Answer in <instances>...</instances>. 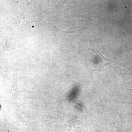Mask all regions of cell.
<instances>
[{
	"label": "cell",
	"instance_id": "4",
	"mask_svg": "<svg viewBox=\"0 0 132 132\" xmlns=\"http://www.w3.org/2000/svg\"><path fill=\"white\" fill-rule=\"evenodd\" d=\"M92 128L93 132H109L102 121L93 123Z\"/></svg>",
	"mask_w": 132,
	"mask_h": 132
},
{
	"label": "cell",
	"instance_id": "7",
	"mask_svg": "<svg viewBox=\"0 0 132 132\" xmlns=\"http://www.w3.org/2000/svg\"></svg>",
	"mask_w": 132,
	"mask_h": 132
},
{
	"label": "cell",
	"instance_id": "2",
	"mask_svg": "<svg viewBox=\"0 0 132 132\" xmlns=\"http://www.w3.org/2000/svg\"><path fill=\"white\" fill-rule=\"evenodd\" d=\"M87 48L88 50H91L93 52L98 58L99 64L98 67L96 69L97 71H99L102 67L105 66L110 65L112 63L111 60L105 57L98 49H93L88 47H87Z\"/></svg>",
	"mask_w": 132,
	"mask_h": 132
},
{
	"label": "cell",
	"instance_id": "6",
	"mask_svg": "<svg viewBox=\"0 0 132 132\" xmlns=\"http://www.w3.org/2000/svg\"><path fill=\"white\" fill-rule=\"evenodd\" d=\"M8 132H9V131H8Z\"/></svg>",
	"mask_w": 132,
	"mask_h": 132
},
{
	"label": "cell",
	"instance_id": "1",
	"mask_svg": "<svg viewBox=\"0 0 132 132\" xmlns=\"http://www.w3.org/2000/svg\"><path fill=\"white\" fill-rule=\"evenodd\" d=\"M96 111L100 120L103 122L106 111L107 105L103 95L101 84L100 85L97 99L94 103Z\"/></svg>",
	"mask_w": 132,
	"mask_h": 132
},
{
	"label": "cell",
	"instance_id": "5",
	"mask_svg": "<svg viewBox=\"0 0 132 132\" xmlns=\"http://www.w3.org/2000/svg\"><path fill=\"white\" fill-rule=\"evenodd\" d=\"M72 132H85L83 129L79 127H75L73 128Z\"/></svg>",
	"mask_w": 132,
	"mask_h": 132
},
{
	"label": "cell",
	"instance_id": "3",
	"mask_svg": "<svg viewBox=\"0 0 132 132\" xmlns=\"http://www.w3.org/2000/svg\"><path fill=\"white\" fill-rule=\"evenodd\" d=\"M119 113L118 117L112 123L115 129V132H124L125 126L123 112L121 108L119 107Z\"/></svg>",
	"mask_w": 132,
	"mask_h": 132
}]
</instances>
